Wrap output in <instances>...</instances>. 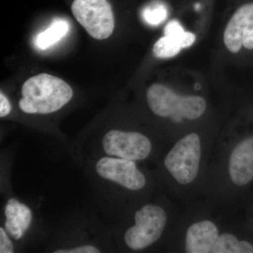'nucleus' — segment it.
<instances>
[{
  "label": "nucleus",
  "instance_id": "3",
  "mask_svg": "<svg viewBox=\"0 0 253 253\" xmlns=\"http://www.w3.org/2000/svg\"><path fill=\"white\" fill-rule=\"evenodd\" d=\"M201 154L199 136L191 133L178 141L168 153L165 166L178 182L189 184L199 173Z\"/></svg>",
  "mask_w": 253,
  "mask_h": 253
},
{
  "label": "nucleus",
  "instance_id": "19",
  "mask_svg": "<svg viewBox=\"0 0 253 253\" xmlns=\"http://www.w3.org/2000/svg\"><path fill=\"white\" fill-rule=\"evenodd\" d=\"M11 106L9 100L2 92L0 93V117L4 118L9 114Z\"/></svg>",
  "mask_w": 253,
  "mask_h": 253
},
{
  "label": "nucleus",
  "instance_id": "7",
  "mask_svg": "<svg viewBox=\"0 0 253 253\" xmlns=\"http://www.w3.org/2000/svg\"><path fill=\"white\" fill-rule=\"evenodd\" d=\"M95 169L103 179L131 191L140 190L146 185L145 176L133 161L106 156L98 160Z\"/></svg>",
  "mask_w": 253,
  "mask_h": 253
},
{
  "label": "nucleus",
  "instance_id": "5",
  "mask_svg": "<svg viewBox=\"0 0 253 253\" xmlns=\"http://www.w3.org/2000/svg\"><path fill=\"white\" fill-rule=\"evenodd\" d=\"M71 11L78 22L94 39L102 41L112 35L115 18L107 0H74Z\"/></svg>",
  "mask_w": 253,
  "mask_h": 253
},
{
  "label": "nucleus",
  "instance_id": "1",
  "mask_svg": "<svg viewBox=\"0 0 253 253\" xmlns=\"http://www.w3.org/2000/svg\"><path fill=\"white\" fill-rule=\"evenodd\" d=\"M18 106L28 114H49L62 109L73 96L71 86L61 78L46 73L25 82Z\"/></svg>",
  "mask_w": 253,
  "mask_h": 253
},
{
  "label": "nucleus",
  "instance_id": "13",
  "mask_svg": "<svg viewBox=\"0 0 253 253\" xmlns=\"http://www.w3.org/2000/svg\"><path fill=\"white\" fill-rule=\"evenodd\" d=\"M68 29L69 26L66 21H56L46 31L38 35L36 41L37 46L41 49H47L66 36Z\"/></svg>",
  "mask_w": 253,
  "mask_h": 253
},
{
  "label": "nucleus",
  "instance_id": "14",
  "mask_svg": "<svg viewBox=\"0 0 253 253\" xmlns=\"http://www.w3.org/2000/svg\"><path fill=\"white\" fill-rule=\"evenodd\" d=\"M164 36L172 38L180 44L181 48H187L192 45L196 40V35L184 31L180 23L176 20H171L164 28Z\"/></svg>",
  "mask_w": 253,
  "mask_h": 253
},
{
  "label": "nucleus",
  "instance_id": "18",
  "mask_svg": "<svg viewBox=\"0 0 253 253\" xmlns=\"http://www.w3.org/2000/svg\"><path fill=\"white\" fill-rule=\"evenodd\" d=\"M54 253H101L98 248L92 245H84L70 249H59L54 251Z\"/></svg>",
  "mask_w": 253,
  "mask_h": 253
},
{
  "label": "nucleus",
  "instance_id": "11",
  "mask_svg": "<svg viewBox=\"0 0 253 253\" xmlns=\"http://www.w3.org/2000/svg\"><path fill=\"white\" fill-rule=\"evenodd\" d=\"M4 214L5 230L13 239H21L31 226L33 219L31 210L17 200L11 199L5 206Z\"/></svg>",
  "mask_w": 253,
  "mask_h": 253
},
{
  "label": "nucleus",
  "instance_id": "16",
  "mask_svg": "<svg viewBox=\"0 0 253 253\" xmlns=\"http://www.w3.org/2000/svg\"><path fill=\"white\" fill-rule=\"evenodd\" d=\"M145 22L153 26H159L168 17V9L164 5L156 4L145 8L142 12Z\"/></svg>",
  "mask_w": 253,
  "mask_h": 253
},
{
  "label": "nucleus",
  "instance_id": "17",
  "mask_svg": "<svg viewBox=\"0 0 253 253\" xmlns=\"http://www.w3.org/2000/svg\"><path fill=\"white\" fill-rule=\"evenodd\" d=\"M7 234L4 228L0 227V253H1L14 252V245Z\"/></svg>",
  "mask_w": 253,
  "mask_h": 253
},
{
  "label": "nucleus",
  "instance_id": "2",
  "mask_svg": "<svg viewBox=\"0 0 253 253\" xmlns=\"http://www.w3.org/2000/svg\"><path fill=\"white\" fill-rule=\"evenodd\" d=\"M148 105L156 116L170 117L176 123L183 119L196 120L206 108V100L199 96H181L162 84H153L146 93Z\"/></svg>",
  "mask_w": 253,
  "mask_h": 253
},
{
  "label": "nucleus",
  "instance_id": "9",
  "mask_svg": "<svg viewBox=\"0 0 253 253\" xmlns=\"http://www.w3.org/2000/svg\"><path fill=\"white\" fill-rule=\"evenodd\" d=\"M229 171L236 185H246L253 180V136L246 138L233 149Z\"/></svg>",
  "mask_w": 253,
  "mask_h": 253
},
{
  "label": "nucleus",
  "instance_id": "8",
  "mask_svg": "<svg viewBox=\"0 0 253 253\" xmlns=\"http://www.w3.org/2000/svg\"><path fill=\"white\" fill-rule=\"evenodd\" d=\"M224 42L234 54L242 46L253 49V2L240 6L231 16L224 31Z\"/></svg>",
  "mask_w": 253,
  "mask_h": 253
},
{
  "label": "nucleus",
  "instance_id": "10",
  "mask_svg": "<svg viewBox=\"0 0 253 253\" xmlns=\"http://www.w3.org/2000/svg\"><path fill=\"white\" fill-rule=\"evenodd\" d=\"M218 237L219 231L212 221L205 220L195 223L186 232V253H212Z\"/></svg>",
  "mask_w": 253,
  "mask_h": 253
},
{
  "label": "nucleus",
  "instance_id": "4",
  "mask_svg": "<svg viewBox=\"0 0 253 253\" xmlns=\"http://www.w3.org/2000/svg\"><path fill=\"white\" fill-rule=\"evenodd\" d=\"M135 224L125 234L128 248L139 251L154 244L162 235L167 222V215L160 206L146 205L136 212Z\"/></svg>",
  "mask_w": 253,
  "mask_h": 253
},
{
  "label": "nucleus",
  "instance_id": "6",
  "mask_svg": "<svg viewBox=\"0 0 253 253\" xmlns=\"http://www.w3.org/2000/svg\"><path fill=\"white\" fill-rule=\"evenodd\" d=\"M101 144L108 156L133 161L146 159L152 147L149 138L144 134L118 129L108 131Z\"/></svg>",
  "mask_w": 253,
  "mask_h": 253
},
{
  "label": "nucleus",
  "instance_id": "15",
  "mask_svg": "<svg viewBox=\"0 0 253 253\" xmlns=\"http://www.w3.org/2000/svg\"><path fill=\"white\" fill-rule=\"evenodd\" d=\"M182 49L177 41L172 38L164 36L159 40L153 47V52L158 59H169L176 56Z\"/></svg>",
  "mask_w": 253,
  "mask_h": 253
},
{
  "label": "nucleus",
  "instance_id": "12",
  "mask_svg": "<svg viewBox=\"0 0 253 253\" xmlns=\"http://www.w3.org/2000/svg\"><path fill=\"white\" fill-rule=\"evenodd\" d=\"M212 253H253V246L245 241H239L231 234H223L218 237Z\"/></svg>",
  "mask_w": 253,
  "mask_h": 253
}]
</instances>
